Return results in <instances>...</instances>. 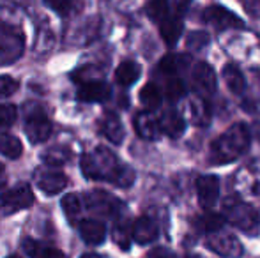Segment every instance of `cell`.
I'll list each match as a JSON object with an SVG mask.
<instances>
[{
    "instance_id": "6da1fadb",
    "label": "cell",
    "mask_w": 260,
    "mask_h": 258,
    "mask_svg": "<svg viewBox=\"0 0 260 258\" xmlns=\"http://www.w3.org/2000/svg\"><path fill=\"white\" fill-rule=\"evenodd\" d=\"M250 129L246 124L232 126L226 133L216 138L211 145V163L212 165H226L239 159L250 149Z\"/></svg>"
},
{
    "instance_id": "7a4b0ae2",
    "label": "cell",
    "mask_w": 260,
    "mask_h": 258,
    "mask_svg": "<svg viewBox=\"0 0 260 258\" xmlns=\"http://www.w3.org/2000/svg\"><path fill=\"white\" fill-rule=\"evenodd\" d=\"M119 168L120 165L117 163L115 156L110 151H106V149H96L92 154H85L82 158L83 175L89 177V179H103L112 182L113 175H115Z\"/></svg>"
},
{
    "instance_id": "3957f363",
    "label": "cell",
    "mask_w": 260,
    "mask_h": 258,
    "mask_svg": "<svg viewBox=\"0 0 260 258\" xmlns=\"http://www.w3.org/2000/svg\"><path fill=\"white\" fill-rule=\"evenodd\" d=\"M223 217L230 225L243 230L244 234H251V235L257 234L260 227V216L257 210L251 205H248V203L236 198H230L225 203V214H223Z\"/></svg>"
},
{
    "instance_id": "277c9868",
    "label": "cell",
    "mask_w": 260,
    "mask_h": 258,
    "mask_svg": "<svg viewBox=\"0 0 260 258\" xmlns=\"http://www.w3.org/2000/svg\"><path fill=\"white\" fill-rule=\"evenodd\" d=\"M23 53V35L18 28L0 25V59L4 62H14Z\"/></svg>"
},
{
    "instance_id": "5b68a950",
    "label": "cell",
    "mask_w": 260,
    "mask_h": 258,
    "mask_svg": "<svg viewBox=\"0 0 260 258\" xmlns=\"http://www.w3.org/2000/svg\"><path fill=\"white\" fill-rule=\"evenodd\" d=\"M32 203H34V193L28 184H20L0 196V210L6 216L16 212V210L28 209Z\"/></svg>"
},
{
    "instance_id": "8992f818",
    "label": "cell",
    "mask_w": 260,
    "mask_h": 258,
    "mask_svg": "<svg viewBox=\"0 0 260 258\" xmlns=\"http://www.w3.org/2000/svg\"><path fill=\"white\" fill-rule=\"evenodd\" d=\"M25 134L32 143H45L52 134V122L39 108L32 110L25 119Z\"/></svg>"
},
{
    "instance_id": "52a82bcc",
    "label": "cell",
    "mask_w": 260,
    "mask_h": 258,
    "mask_svg": "<svg viewBox=\"0 0 260 258\" xmlns=\"http://www.w3.org/2000/svg\"><path fill=\"white\" fill-rule=\"evenodd\" d=\"M204 20L207 21V23L214 25L216 28H221V30H225V28H243L244 27V21L241 20V18H237L234 13H230L229 9H225V7L221 6H211L206 9V13H204Z\"/></svg>"
},
{
    "instance_id": "ba28073f",
    "label": "cell",
    "mask_w": 260,
    "mask_h": 258,
    "mask_svg": "<svg viewBox=\"0 0 260 258\" xmlns=\"http://www.w3.org/2000/svg\"><path fill=\"white\" fill-rule=\"evenodd\" d=\"M110 96H112V90H110L108 83L101 82V80L85 82L76 92V97L82 103H103Z\"/></svg>"
},
{
    "instance_id": "9c48e42d",
    "label": "cell",
    "mask_w": 260,
    "mask_h": 258,
    "mask_svg": "<svg viewBox=\"0 0 260 258\" xmlns=\"http://www.w3.org/2000/svg\"><path fill=\"white\" fill-rule=\"evenodd\" d=\"M197 195L204 209H211L219 198V179L216 175H204L197 180Z\"/></svg>"
},
{
    "instance_id": "30bf717a",
    "label": "cell",
    "mask_w": 260,
    "mask_h": 258,
    "mask_svg": "<svg viewBox=\"0 0 260 258\" xmlns=\"http://www.w3.org/2000/svg\"><path fill=\"white\" fill-rule=\"evenodd\" d=\"M209 248L223 256H239L243 253V246L239 244V241L230 234H221V230L211 235Z\"/></svg>"
},
{
    "instance_id": "8fae6325",
    "label": "cell",
    "mask_w": 260,
    "mask_h": 258,
    "mask_svg": "<svg viewBox=\"0 0 260 258\" xmlns=\"http://www.w3.org/2000/svg\"><path fill=\"white\" fill-rule=\"evenodd\" d=\"M191 80L195 89L200 94H212L216 90V75L214 69L206 62H200L193 67Z\"/></svg>"
},
{
    "instance_id": "7c38bea8",
    "label": "cell",
    "mask_w": 260,
    "mask_h": 258,
    "mask_svg": "<svg viewBox=\"0 0 260 258\" xmlns=\"http://www.w3.org/2000/svg\"><path fill=\"white\" fill-rule=\"evenodd\" d=\"M38 186L43 193L46 195H57L68 186V177L60 170H46L38 175Z\"/></svg>"
},
{
    "instance_id": "4fadbf2b",
    "label": "cell",
    "mask_w": 260,
    "mask_h": 258,
    "mask_svg": "<svg viewBox=\"0 0 260 258\" xmlns=\"http://www.w3.org/2000/svg\"><path fill=\"white\" fill-rule=\"evenodd\" d=\"M131 235H133V239L138 242V244H151V242H154L157 239V235H159V232H157V227L156 223L151 219V217H140V219H137V223L133 225V230H131Z\"/></svg>"
},
{
    "instance_id": "5bb4252c",
    "label": "cell",
    "mask_w": 260,
    "mask_h": 258,
    "mask_svg": "<svg viewBox=\"0 0 260 258\" xmlns=\"http://www.w3.org/2000/svg\"><path fill=\"white\" fill-rule=\"evenodd\" d=\"M80 235H82V239L87 244L100 246L106 239V228L98 219H85L80 223Z\"/></svg>"
},
{
    "instance_id": "9a60e30c",
    "label": "cell",
    "mask_w": 260,
    "mask_h": 258,
    "mask_svg": "<svg viewBox=\"0 0 260 258\" xmlns=\"http://www.w3.org/2000/svg\"><path fill=\"white\" fill-rule=\"evenodd\" d=\"M135 128H137V133L145 140H156L161 134L159 121L149 112H142L135 117Z\"/></svg>"
},
{
    "instance_id": "2e32d148",
    "label": "cell",
    "mask_w": 260,
    "mask_h": 258,
    "mask_svg": "<svg viewBox=\"0 0 260 258\" xmlns=\"http://www.w3.org/2000/svg\"><path fill=\"white\" fill-rule=\"evenodd\" d=\"M159 121V128H161V133L168 134L170 138H179L182 133H184V128H186V122L182 119V115L179 112H167Z\"/></svg>"
},
{
    "instance_id": "e0dca14e",
    "label": "cell",
    "mask_w": 260,
    "mask_h": 258,
    "mask_svg": "<svg viewBox=\"0 0 260 258\" xmlns=\"http://www.w3.org/2000/svg\"><path fill=\"white\" fill-rule=\"evenodd\" d=\"M159 28H161V38H163V41L167 43L168 46H174L182 34L181 16H179V14L167 16L163 21H159Z\"/></svg>"
},
{
    "instance_id": "ac0fdd59",
    "label": "cell",
    "mask_w": 260,
    "mask_h": 258,
    "mask_svg": "<svg viewBox=\"0 0 260 258\" xmlns=\"http://www.w3.org/2000/svg\"><path fill=\"white\" fill-rule=\"evenodd\" d=\"M140 78V65L133 60H126L115 69V82L122 87L133 85Z\"/></svg>"
},
{
    "instance_id": "d6986e66",
    "label": "cell",
    "mask_w": 260,
    "mask_h": 258,
    "mask_svg": "<svg viewBox=\"0 0 260 258\" xmlns=\"http://www.w3.org/2000/svg\"><path fill=\"white\" fill-rule=\"evenodd\" d=\"M223 80H225L229 90L234 94H243L244 89H246V82H244L243 72L234 64H229L223 67Z\"/></svg>"
},
{
    "instance_id": "ffe728a7",
    "label": "cell",
    "mask_w": 260,
    "mask_h": 258,
    "mask_svg": "<svg viewBox=\"0 0 260 258\" xmlns=\"http://www.w3.org/2000/svg\"><path fill=\"white\" fill-rule=\"evenodd\" d=\"M103 134L115 145L124 140V126L115 114H106L103 121Z\"/></svg>"
},
{
    "instance_id": "44dd1931",
    "label": "cell",
    "mask_w": 260,
    "mask_h": 258,
    "mask_svg": "<svg viewBox=\"0 0 260 258\" xmlns=\"http://www.w3.org/2000/svg\"><path fill=\"white\" fill-rule=\"evenodd\" d=\"M0 154H4L9 159H18L23 154V145L13 134H2L0 136Z\"/></svg>"
},
{
    "instance_id": "7402d4cb",
    "label": "cell",
    "mask_w": 260,
    "mask_h": 258,
    "mask_svg": "<svg viewBox=\"0 0 260 258\" xmlns=\"http://www.w3.org/2000/svg\"><path fill=\"white\" fill-rule=\"evenodd\" d=\"M189 110H191V119L197 126H207L211 122V112H209V104L204 99L197 97L189 104Z\"/></svg>"
},
{
    "instance_id": "603a6c76",
    "label": "cell",
    "mask_w": 260,
    "mask_h": 258,
    "mask_svg": "<svg viewBox=\"0 0 260 258\" xmlns=\"http://www.w3.org/2000/svg\"><path fill=\"white\" fill-rule=\"evenodd\" d=\"M140 103L144 104L147 110H156L161 104V90L157 89L154 83H147V85L140 90Z\"/></svg>"
},
{
    "instance_id": "cb8c5ba5",
    "label": "cell",
    "mask_w": 260,
    "mask_h": 258,
    "mask_svg": "<svg viewBox=\"0 0 260 258\" xmlns=\"http://www.w3.org/2000/svg\"><path fill=\"white\" fill-rule=\"evenodd\" d=\"M117 198H112L106 193H94L89 196V207L92 210H100V212H112L113 207L117 205Z\"/></svg>"
},
{
    "instance_id": "d4e9b609",
    "label": "cell",
    "mask_w": 260,
    "mask_h": 258,
    "mask_svg": "<svg viewBox=\"0 0 260 258\" xmlns=\"http://www.w3.org/2000/svg\"><path fill=\"white\" fill-rule=\"evenodd\" d=\"M60 205H62V210L66 212V216L71 221H75L76 217L80 216V212H82V202H80L78 195H75V193H68L62 196Z\"/></svg>"
},
{
    "instance_id": "484cf974",
    "label": "cell",
    "mask_w": 260,
    "mask_h": 258,
    "mask_svg": "<svg viewBox=\"0 0 260 258\" xmlns=\"http://www.w3.org/2000/svg\"><path fill=\"white\" fill-rule=\"evenodd\" d=\"M225 225V217L223 214H216V212H207L200 217V228L202 230L209 232V234H214V232H219Z\"/></svg>"
},
{
    "instance_id": "4316f807",
    "label": "cell",
    "mask_w": 260,
    "mask_h": 258,
    "mask_svg": "<svg viewBox=\"0 0 260 258\" xmlns=\"http://www.w3.org/2000/svg\"><path fill=\"white\" fill-rule=\"evenodd\" d=\"M188 62L186 57H179V55H165L163 60L159 64V69L165 75H175L177 71H181L184 67V64Z\"/></svg>"
},
{
    "instance_id": "83f0119b",
    "label": "cell",
    "mask_w": 260,
    "mask_h": 258,
    "mask_svg": "<svg viewBox=\"0 0 260 258\" xmlns=\"http://www.w3.org/2000/svg\"><path fill=\"white\" fill-rule=\"evenodd\" d=\"M68 158H69V151H66V149H50L48 152L43 154L45 163L48 166H52V168H58L60 165H64L68 161Z\"/></svg>"
},
{
    "instance_id": "f1b7e54d",
    "label": "cell",
    "mask_w": 260,
    "mask_h": 258,
    "mask_svg": "<svg viewBox=\"0 0 260 258\" xmlns=\"http://www.w3.org/2000/svg\"><path fill=\"white\" fill-rule=\"evenodd\" d=\"M165 96L170 101H179L181 97L186 96V85L182 80L179 78H172L168 80L167 87H165Z\"/></svg>"
},
{
    "instance_id": "f546056e",
    "label": "cell",
    "mask_w": 260,
    "mask_h": 258,
    "mask_svg": "<svg viewBox=\"0 0 260 258\" xmlns=\"http://www.w3.org/2000/svg\"><path fill=\"white\" fill-rule=\"evenodd\" d=\"M168 4L167 0H151V2L147 4V14L152 18L154 21H163L165 18L168 16Z\"/></svg>"
},
{
    "instance_id": "4dcf8cb0",
    "label": "cell",
    "mask_w": 260,
    "mask_h": 258,
    "mask_svg": "<svg viewBox=\"0 0 260 258\" xmlns=\"http://www.w3.org/2000/svg\"><path fill=\"white\" fill-rule=\"evenodd\" d=\"M18 112L13 104H0V129L11 128L16 122Z\"/></svg>"
},
{
    "instance_id": "1f68e13d",
    "label": "cell",
    "mask_w": 260,
    "mask_h": 258,
    "mask_svg": "<svg viewBox=\"0 0 260 258\" xmlns=\"http://www.w3.org/2000/svg\"><path fill=\"white\" fill-rule=\"evenodd\" d=\"M18 90V82L11 76H0V99L11 97Z\"/></svg>"
},
{
    "instance_id": "d6a6232c",
    "label": "cell",
    "mask_w": 260,
    "mask_h": 258,
    "mask_svg": "<svg viewBox=\"0 0 260 258\" xmlns=\"http://www.w3.org/2000/svg\"><path fill=\"white\" fill-rule=\"evenodd\" d=\"M209 43V35L206 32H193L188 38V46L193 50H202Z\"/></svg>"
},
{
    "instance_id": "836d02e7",
    "label": "cell",
    "mask_w": 260,
    "mask_h": 258,
    "mask_svg": "<svg viewBox=\"0 0 260 258\" xmlns=\"http://www.w3.org/2000/svg\"><path fill=\"white\" fill-rule=\"evenodd\" d=\"M48 6L60 14H69L75 9V0H48Z\"/></svg>"
},
{
    "instance_id": "e575fe53",
    "label": "cell",
    "mask_w": 260,
    "mask_h": 258,
    "mask_svg": "<svg viewBox=\"0 0 260 258\" xmlns=\"http://www.w3.org/2000/svg\"><path fill=\"white\" fill-rule=\"evenodd\" d=\"M43 248H45V246H41L38 241H32V239H25V242H23L25 253H27L30 258H38L39 253L43 251Z\"/></svg>"
},
{
    "instance_id": "d590c367",
    "label": "cell",
    "mask_w": 260,
    "mask_h": 258,
    "mask_svg": "<svg viewBox=\"0 0 260 258\" xmlns=\"http://www.w3.org/2000/svg\"><path fill=\"white\" fill-rule=\"evenodd\" d=\"M113 237H115L117 244H119L122 249L129 248V234H127V230L124 227H117L115 228V234H113Z\"/></svg>"
},
{
    "instance_id": "8d00e7d4",
    "label": "cell",
    "mask_w": 260,
    "mask_h": 258,
    "mask_svg": "<svg viewBox=\"0 0 260 258\" xmlns=\"http://www.w3.org/2000/svg\"><path fill=\"white\" fill-rule=\"evenodd\" d=\"M189 2H191V0H167L168 7L172 6V9H175V13L177 14L184 13V11L189 7Z\"/></svg>"
},
{
    "instance_id": "74e56055",
    "label": "cell",
    "mask_w": 260,
    "mask_h": 258,
    "mask_svg": "<svg viewBox=\"0 0 260 258\" xmlns=\"http://www.w3.org/2000/svg\"><path fill=\"white\" fill-rule=\"evenodd\" d=\"M38 258H68L60 249H55V248H43V251L39 253Z\"/></svg>"
},
{
    "instance_id": "f35d334b",
    "label": "cell",
    "mask_w": 260,
    "mask_h": 258,
    "mask_svg": "<svg viewBox=\"0 0 260 258\" xmlns=\"http://www.w3.org/2000/svg\"><path fill=\"white\" fill-rule=\"evenodd\" d=\"M149 258H174V253H170L168 249L157 248V249H154V251H151Z\"/></svg>"
},
{
    "instance_id": "ab89813d",
    "label": "cell",
    "mask_w": 260,
    "mask_h": 258,
    "mask_svg": "<svg viewBox=\"0 0 260 258\" xmlns=\"http://www.w3.org/2000/svg\"><path fill=\"white\" fill-rule=\"evenodd\" d=\"M6 186V170H4V165L0 163V188Z\"/></svg>"
},
{
    "instance_id": "60d3db41",
    "label": "cell",
    "mask_w": 260,
    "mask_h": 258,
    "mask_svg": "<svg viewBox=\"0 0 260 258\" xmlns=\"http://www.w3.org/2000/svg\"><path fill=\"white\" fill-rule=\"evenodd\" d=\"M251 131H253V136L260 141V122H255L253 128H251Z\"/></svg>"
},
{
    "instance_id": "b9f144b4",
    "label": "cell",
    "mask_w": 260,
    "mask_h": 258,
    "mask_svg": "<svg viewBox=\"0 0 260 258\" xmlns=\"http://www.w3.org/2000/svg\"><path fill=\"white\" fill-rule=\"evenodd\" d=\"M188 258H202V256H200V255H189Z\"/></svg>"
},
{
    "instance_id": "7bdbcfd3",
    "label": "cell",
    "mask_w": 260,
    "mask_h": 258,
    "mask_svg": "<svg viewBox=\"0 0 260 258\" xmlns=\"http://www.w3.org/2000/svg\"><path fill=\"white\" fill-rule=\"evenodd\" d=\"M7 258H20V256H16V255H11V256H7Z\"/></svg>"
}]
</instances>
